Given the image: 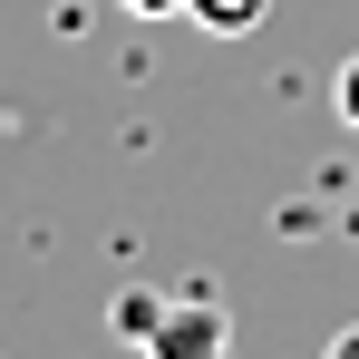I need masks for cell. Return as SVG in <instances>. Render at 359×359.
<instances>
[{
  "label": "cell",
  "instance_id": "6",
  "mask_svg": "<svg viewBox=\"0 0 359 359\" xmlns=\"http://www.w3.org/2000/svg\"><path fill=\"white\" fill-rule=\"evenodd\" d=\"M330 359H359V330H340V340H330Z\"/></svg>",
  "mask_w": 359,
  "mask_h": 359
},
{
  "label": "cell",
  "instance_id": "4",
  "mask_svg": "<svg viewBox=\"0 0 359 359\" xmlns=\"http://www.w3.org/2000/svg\"><path fill=\"white\" fill-rule=\"evenodd\" d=\"M330 117H340V126L359 136V49L340 59V78H330Z\"/></svg>",
  "mask_w": 359,
  "mask_h": 359
},
{
  "label": "cell",
  "instance_id": "3",
  "mask_svg": "<svg viewBox=\"0 0 359 359\" xmlns=\"http://www.w3.org/2000/svg\"><path fill=\"white\" fill-rule=\"evenodd\" d=\"M156 320H165V292H117V340H156Z\"/></svg>",
  "mask_w": 359,
  "mask_h": 359
},
{
  "label": "cell",
  "instance_id": "1",
  "mask_svg": "<svg viewBox=\"0 0 359 359\" xmlns=\"http://www.w3.org/2000/svg\"><path fill=\"white\" fill-rule=\"evenodd\" d=\"M224 340H233V311L214 292H175L156 340H146V359H224Z\"/></svg>",
  "mask_w": 359,
  "mask_h": 359
},
{
  "label": "cell",
  "instance_id": "2",
  "mask_svg": "<svg viewBox=\"0 0 359 359\" xmlns=\"http://www.w3.org/2000/svg\"><path fill=\"white\" fill-rule=\"evenodd\" d=\"M184 10H194L214 39H243V29H262V20H272V0H184Z\"/></svg>",
  "mask_w": 359,
  "mask_h": 359
},
{
  "label": "cell",
  "instance_id": "5",
  "mask_svg": "<svg viewBox=\"0 0 359 359\" xmlns=\"http://www.w3.org/2000/svg\"><path fill=\"white\" fill-rule=\"evenodd\" d=\"M117 10H136V20H175L184 0H117Z\"/></svg>",
  "mask_w": 359,
  "mask_h": 359
}]
</instances>
